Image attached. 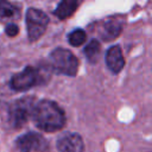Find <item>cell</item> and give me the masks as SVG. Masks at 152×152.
Wrapping results in <instances>:
<instances>
[{"mask_svg": "<svg viewBox=\"0 0 152 152\" xmlns=\"http://www.w3.org/2000/svg\"><path fill=\"white\" fill-rule=\"evenodd\" d=\"M34 125L44 132H57L65 125L64 110L51 100H40L34 103L32 116Z\"/></svg>", "mask_w": 152, "mask_h": 152, "instance_id": "1", "label": "cell"}, {"mask_svg": "<svg viewBox=\"0 0 152 152\" xmlns=\"http://www.w3.org/2000/svg\"><path fill=\"white\" fill-rule=\"evenodd\" d=\"M49 61L51 68L59 74L66 76H75L78 71L80 62L77 57L68 49L56 48L51 51Z\"/></svg>", "mask_w": 152, "mask_h": 152, "instance_id": "2", "label": "cell"}, {"mask_svg": "<svg viewBox=\"0 0 152 152\" xmlns=\"http://www.w3.org/2000/svg\"><path fill=\"white\" fill-rule=\"evenodd\" d=\"M33 107H34V102L32 97H25L13 102L8 109L10 126L15 129L23 127L32 116Z\"/></svg>", "mask_w": 152, "mask_h": 152, "instance_id": "3", "label": "cell"}, {"mask_svg": "<svg viewBox=\"0 0 152 152\" xmlns=\"http://www.w3.org/2000/svg\"><path fill=\"white\" fill-rule=\"evenodd\" d=\"M49 24V17L39 8L30 7L26 11V27L27 37L30 42L38 40L46 31Z\"/></svg>", "mask_w": 152, "mask_h": 152, "instance_id": "4", "label": "cell"}, {"mask_svg": "<svg viewBox=\"0 0 152 152\" xmlns=\"http://www.w3.org/2000/svg\"><path fill=\"white\" fill-rule=\"evenodd\" d=\"M40 72L38 69L27 65L20 72H17L12 76L10 81V87L15 91H25L34 87L40 82Z\"/></svg>", "mask_w": 152, "mask_h": 152, "instance_id": "5", "label": "cell"}, {"mask_svg": "<svg viewBox=\"0 0 152 152\" xmlns=\"http://www.w3.org/2000/svg\"><path fill=\"white\" fill-rule=\"evenodd\" d=\"M15 147L19 152H46L49 148V142L42 134L27 132L17 138Z\"/></svg>", "mask_w": 152, "mask_h": 152, "instance_id": "6", "label": "cell"}, {"mask_svg": "<svg viewBox=\"0 0 152 152\" xmlns=\"http://www.w3.org/2000/svg\"><path fill=\"white\" fill-rule=\"evenodd\" d=\"M59 152H84V144L78 133H66L57 140Z\"/></svg>", "mask_w": 152, "mask_h": 152, "instance_id": "7", "label": "cell"}, {"mask_svg": "<svg viewBox=\"0 0 152 152\" xmlns=\"http://www.w3.org/2000/svg\"><path fill=\"white\" fill-rule=\"evenodd\" d=\"M124 28V19L121 17H112L103 21L100 28V36L103 40H113L115 39Z\"/></svg>", "mask_w": 152, "mask_h": 152, "instance_id": "8", "label": "cell"}, {"mask_svg": "<svg viewBox=\"0 0 152 152\" xmlns=\"http://www.w3.org/2000/svg\"><path fill=\"white\" fill-rule=\"evenodd\" d=\"M106 63L113 74H119L125 66V58L119 45L110 46L106 52Z\"/></svg>", "mask_w": 152, "mask_h": 152, "instance_id": "9", "label": "cell"}, {"mask_svg": "<svg viewBox=\"0 0 152 152\" xmlns=\"http://www.w3.org/2000/svg\"><path fill=\"white\" fill-rule=\"evenodd\" d=\"M78 5L80 4L76 0H63L57 5V7L53 11V14L58 19L65 20V19H68L69 17H71L75 13V11L77 10Z\"/></svg>", "mask_w": 152, "mask_h": 152, "instance_id": "10", "label": "cell"}, {"mask_svg": "<svg viewBox=\"0 0 152 152\" xmlns=\"http://www.w3.org/2000/svg\"><path fill=\"white\" fill-rule=\"evenodd\" d=\"M83 52H84L87 59H88L90 63H95V62H97L99 56H100V52H101V45H100V42L96 40V39L90 40V42L86 45Z\"/></svg>", "mask_w": 152, "mask_h": 152, "instance_id": "11", "label": "cell"}, {"mask_svg": "<svg viewBox=\"0 0 152 152\" xmlns=\"http://www.w3.org/2000/svg\"><path fill=\"white\" fill-rule=\"evenodd\" d=\"M87 40V33L82 28H75L68 34V42L72 46H81Z\"/></svg>", "mask_w": 152, "mask_h": 152, "instance_id": "12", "label": "cell"}, {"mask_svg": "<svg viewBox=\"0 0 152 152\" xmlns=\"http://www.w3.org/2000/svg\"><path fill=\"white\" fill-rule=\"evenodd\" d=\"M15 8L8 1L0 0V18H11L14 15Z\"/></svg>", "mask_w": 152, "mask_h": 152, "instance_id": "13", "label": "cell"}, {"mask_svg": "<svg viewBox=\"0 0 152 152\" xmlns=\"http://www.w3.org/2000/svg\"><path fill=\"white\" fill-rule=\"evenodd\" d=\"M5 33L8 36V37H15L18 33H19V27L17 24H8L6 25V28H5Z\"/></svg>", "mask_w": 152, "mask_h": 152, "instance_id": "14", "label": "cell"}]
</instances>
